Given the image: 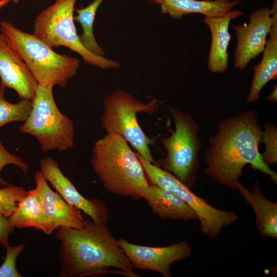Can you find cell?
<instances>
[{"mask_svg":"<svg viewBox=\"0 0 277 277\" xmlns=\"http://www.w3.org/2000/svg\"><path fill=\"white\" fill-rule=\"evenodd\" d=\"M38 195L45 216L48 235L61 227L80 228L85 222L81 210L67 203L57 192L53 191L47 184L41 171L34 176Z\"/></svg>","mask_w":277,"mask_h":277,"instance_id":"4fadbf2b","label":"cell"},{"mask_svg":"<svg viewBox=\"0 0 277 277\" xmlns=\"http://www.w3.org/2000/svg\"><path fill=\"white\" fill-rule=\"evenodd\" d=\"M143 198L152 211L161 219L178 220L185 222L197 220L194 211L183 200L155 184L148 185Z\"/></svg>","mask_w":277,"mask_h":277,"instance_id":"e0dca14e","label":"cell"},{"mask_svg":"<svg viewBox=\"0 0 277 277\" xmlns=\"http://www.w3.org/2000/svg\"><path fill=\"white\" fill-rule=\"evenodd\" d=\"M27 193L23 188L13 185L0 188V212L9 217Z\"/></svg>","mask_w":277,"mask_h":277,"instance_id":"603a6c76","label":"cell"},{"mask_svg":"<svg viewBox=\"0 0 277 277\" xmlns=\"http://www.w3.org/2000/svg\"><path fill=\"white\" fill-rule=\"evenodd\" d=\"M19 0H0V10L6 6L9 3H17Z\"/></svg>","mask_w":277,"mask_h":277,"instance_id":"f1b7e54d","label":"cell"},{"mask_svg":"<svg viewBox=\"0 0 277 277\" xmlns=\"http://www.w3.org/2000/svg\"><path fill=\"white\" fill-rule=\"evenodd\" d=\"M103 103L102 128L107 133L121 135L138 154L153 163L154 159L149 148L152 142L139 125L136 113L152 114L158 108L159 102L153 100L144 103L124 90H117L106 96Z\"/></svg>","mask_w":277,"mask_h":277,"instance_id":"ba28073f","label":"cell"},{"mask_svg":"<svg viewBox=\"0 0 277 277\" xmlns=\"http://www.w3.org/2000/svg\"><path fill=\"white\" fill-rule=\"evenodd\" d=\"M267 100L271 102H276L277 101V85L274 87L273 90L271 94L268 96Z\"/></svg>","mask_w":277,"mask_h":277,"instance_id":"83f0119b","label":"cell"},{"mask_svg":"<svg viewBox=\"0 0 277 277\" xmlns=\"http://www.w3.org/2000/svg\"><path fill=\"white\" fill-rule=\"evenodd\" d=\"M262 132L258 115L252 110L221 120L217 132L209 139L204 173L221 185L236 191L243 169L249 164L253 170L269 175L276 184V172L264 163L259 150Z\"/></svg>","mask_w":277,"mask_h":277,"instance_id":"6da1fadb","label":"cell"},{"mask_svg":"<svg viewBox=\"0 0 277 277\" xmlns=\"http://www.w3.org/2000/svg\"><path fill=\"white\" fill-rule=\"evenodd\" d=\"M107 222L86 219L80 228L61 227L56 237L60 241V276L86 277L118 273L138 276L133 266L109 229Z\"/></svg>","mask_w":277,"mask_h":277,"instance_id":"7a4b0ae2","label":"cell"},{"mask_svg":"<svg viewBox=\"0 0 277 277\" xmlns=\"http://www.w3.org/2000/svg\"><path fill=\"white\" fill-rule=\"evenodd\" d=\"M273 22L268 34L261 62L254 67V74L250 92L247 97L249 103L256 102L263 87L277 77V3L272 7Z\"/></svg>","mask_w":277,"mask_h":277,"instance_id":"2e32d148","label":"cell"},{"mask_svg":"<svg viewBox=\"0 0 277 277\" xmlns=\"http://www.w3.org/2000/svg\"><path fill=\"white\" fill-rule=\"evenodd\" d=\"M239 11H230L219 16H205L204 23L209 27L211 34L208 67L213 73H224L228 65L227 48L231 35L228 28L230 22L242 15Z\"/></svg>","mask_w":277,"mask_h":277,"instance_id":"9a60e30c","label":"cell"},{"mask_svg":"<svg viewBox=\"0 0 277 277\" xmlns=\"http://www.w3.org/2000/svg\"><path fill=\"white\" fill-rule=\"evenodd\" d=\"M152 2L160 4L163 0H150Z\"/></svg>","mask_w":277,"mask_h":277,"instance_id":"f546056e","label":"cell"},{"mask_svg":"<svg viewBox=\"0 0 277 277\" xmlns=\"http://www.w3.org/2000/svg\"><path fill=\"white\" fill-rule=\"evenodd\" d=\"M135 153L152 184L174 193L194 211L203 234L214 240L224 227L230 226L238 220V216L235 212L214 207L173 175Z\"/></svg>","mask_w":277,"mask_h":277,"instance_id":"9c48e42d","label":"cell"},{"mask_svg":"<svg viewBox=\"0 0 277 277\" xmlns=\"http://www.w3.org/2000/svg\"><path fill=\"white\" fill-rule=\"evenodd\" d=\"M6 87L0 83V128L14 122H25L32 108L30 100L23 99L17 103L8 102L4 95Z\"/></svg>","mask_w":277,"mask_h":277,"instance_id":"7402d4cb","label":"cell"},{"mask_svg":"<svg viewBox=\"0 0 277 277\" xmlns=\"http://www.w3.org/2000/svg\"><path fill=\"white\" fill-rule=\"evenodd\" d=\"M241 196L251 207L255 216V223L263 237L277 239V204L269 201L261 193L259 183L255 181L252 191L239 181L236 185Z\"/></svg>","mask_w":277,"mask_h":277,"instance_id":"ac0fdd59","label":"cell"},{"mask_svg":"<svg viewBox=\"0 0 277 277\" xmlns=\"http://www.w3.org/2000/svg\"><path fill=\"white\" fill-rule=\"evenodd\" d=\"M76 0H55L34 21L33 34L51 48L64 46L79 54L87 64L103 69H118V62L96 55L82 44L74 24Z\"/></svg>","mask_w":277,"mask_h":277,"instance_id":"52a82bcc","label":"cell"},{"mask_svg":"<svg viewBox=\"0 0 277 277\" xmlns=\"http://www.w3.org/2000/svg\"><path fill=\"white\" fill-rule=\"evenodd\" d=\"M12 164L21 168L23 171L27 174L28 166L18 155L9 153L4 147L0 140V173L2 169L6 165ZM0 185L7 186L8 183L3 180L0 175Z\"/></svg>","mask_w":277,"mask_h":277,"instance_id":"484cf974","label":"cell"},{"mask_svg":"<svg viewBox=\"0 0 277 277\" xmlns=\"http://www.w3.org/2000/svg\"><path fill=\"white\" fill-rule=\"evenodd\" d=\"M264 127L261 142L265 144V150L262 156L264 163L270 166L277 162V129L274 125L269 123H266Z\"/></svg>","mask_w":277,"mask_h":277,"instance_id":"cb8c5ba5","label":"cell"},{"mask_svg":"<svg viewBox=\"0 0 277 277\" xmlns=\"http://www.w3.org/2000/svg\"><path fill=\"white\" fill-rule=\"evenodd\" d=\"M103 1L94 0L85 8L74 9L77 15L74 16V21L82 27V33L79 38L83 45L91 53L101 56L105 53L95 40L93 28L96 12Z\"/></svg>","mask_w":277,"mask_h":277,"instance_id":"44dd1931","label":"cell"},{"mask_svg":"<svg viewBox=\"0 0 277 277\" xmlns=\"http://www.w3.org/2000/svg\"><path fill=\"white\" fill-rule=\"evenodd\" d=\"M14 229V227L10 224L9 217L0 212V244L3 247L6 248L9 245L8 237Z\"/></svg>","mask_w":277,"mask_h":277,"instance_id":"4316f807","label":"cell"},{"mask_svg":"<svg viewBox=\"0 0 277 277\" xmlns=\"http://www.w3.org/2000/svg\"><path fill=\"white\" fill-rule=\"evenodd\" d=\"M25 245L15 247L9 245L6 247V254L4 262L0 266V277H21L16 267L17 256L23 250Z\"/></svg>","mask_w":277,"mask_h":277,"instance_id":"d4e9b609","label":"cell"},{"mask_svg":"<svg viewBox=\"0 0 277 277\" xmlns=\"http://www.w3.org/2000/svg\"><path fill=\"white\" fill-rule=\"evenodd\" d=\"M90 161L108 191L135 200L143 198L149 184L140 161L121 135L107 133L97 140Z\"/></svg>","mask_w":277,"mask_h":277,"instance_id":"3957f363","label":"cell"},{"mask_svg":"<svg viewBox=\"0 0 277 277\" xmlns=\"http://www.w3.org/2000/svg\"><path fill=\"white\" fill-rule=\"evenodd\" d=\"M53 87L38 85L31 112L18 128L21 132L34 136L44 152L50 150L64 152L74 146V124L58 109Z\"/></svg>","mask_w":277,"mask_h":277,"instance_id":"5b68a950","label":"cell"},{"mask_svg":"<svg viewBox=\"0 0 277 277\" xmlns=\"http://www.w3.org/2000/svg\"><path fill=\"white\" fill-rule=\"evenodd\" d=\"M9 220L10 225L14 228L31 227L48 234L47 221L34 189L27 191Z\"/></svg>","mask_w":277,"mask_h":277,"instance_id":"ffe728a7","label":"cell"},{"mask_svg":"<svg viewBox=\"0 0 277 277\" xmlns=\"http://www.w3.org/2000/svg\"><path fill=\"white\" fill-rule=\"evenodd\" d=\"M1 34L19 53L38 85L65 87L76 73L77 58L58 54L33 34L24 32L11 23H0Z\"/></svg>","mask_w":277,"mask_h":277,"instance_id":"277c9868","label":"cell"},{"mask_svg":"<svg viewBox=\"0 0 277 277\" xmlns=\"http://www.w3.org/2000/svg\"><path fill=\"white\" fill-rule=\"evenodd\" d=\"M133 267L151 270L164 277H170V268L175 262L185 260L192 254L189 243L183 240L164 247H148L128 242L124 239L117 240Z\"/></svg>","mask_w":277,"mask_h":277,"instance_id":"30bf717a","label":"cell"},{"mask_svg":"<svg viewBox=\"0 0 277 277\" xmlns=\"http://www.w3.org/2000/svg\"><path fill=\"white\" fill-rule=\"evenodd\" d=\"M272 22V8L265 7L250 15L248 24L233 26L238 41L234 56L235 68L244 69L252 58L263 52Z\"/></svg>","mask_w":277,"mask_h":277,"instance_id":"8fae6325","label":"cell"},{"mask_svg":"<svg viewBox=\"0 0 277 277\" xmlns=\"http://www.w3.org/2000/svg\"><path fill=\"white\" fill-rule=\"evenodd\" d=\"M39 164L43 176L67 203L83 211L95 222H107L108 213L102 202L96 199L88 200L82 195L63 174L55 161L47 157L42 159Z\"/></svg>","mask_w":277,"mask_h":277,"instance_id":"7c38bea8","label":"cell"},{"mask_svg":"<svg viewBox=\"0 0 277 277\" xmlns=\"http://www.w3.org/2000/svg\"><path fill=\"white\" fill-rule=\"evenodd\" d=\"M0 78L1 83L14 90L21 100H33L38 83L16 50L1 33Z\"/></svg>","mask_w":277,"mask_h":277,"instance_id":"5bb4252c","label":"cell"},{"mask_svg":"<svg viewBox=\"0 0 277 277\" xmlns=\"http://www.w3.org/2000/svg\"><path fill=\"white\" fill-rule=\"evenodd\" d=\"M175 130L168 137L161 139L166 150L164 158L153 164L168 172L189 188H193L199 167V152L202 142L199 136L200 127L192 116L176 109L169 107Z\"/></svg>","mask_w":277,"mask_h":277,"instance_id":"8992f818","label":"cell"},{"mask_svg":"<svg viewBox=\"0 0 277 277\" xmlns=\"http://www.w3.org/2000/svg\"><path fill=\"white\" fill-rule=\"evenodd\" d=\"M240 2V0L233 2L228 0H163L160 4L162 13L179 19L191 13H201L205 16L222 15L231 11Z\"/></svg>","mask_w":277,"mask_h":277,"instance_id":"d6986e66","label":"cell"}]
</instances>
